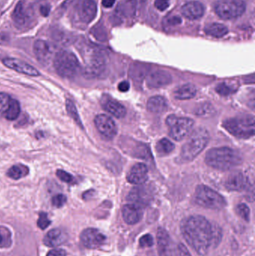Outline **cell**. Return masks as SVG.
<instances>
[{
    "label": "cell",
    "instance_id": "6da1fadb",
    "mask_svg": "<svg viewBox=\"0 0 255 256\" xmlns=\"http://www.w3.org/2000/svg\"><path fill=\"white\" fill-rule=\"evenodd\" d=\"M181 232L187 244L200 256L207 255L210 250L217 248L223 237V232L217 224H211L200 215L184 220Z\"/></svg>",
    "mask_w": 255,
    "mask_h": 256
},
{
    "label": "cell",
    "instance_id": "7a4b0ae2",
    "mask_svg": "<svg viewBox=\"0 0 255 256\" xmlns=\"http://www.w3.org/2000/svg\"><path fill=\"white\" fill-rule=\"evenodd\" d=\"M205 162L216 170H229L241 165L243 156L240 152L231 148H214L207 152Z\"/></svg>",
    "mask_w": 255,
    "mask_h": 256
},
{
    "label": "cell",
    "instance_id": "3957f363",
    "mask_svg": "<svg viewBox=\"0 0 255 256\" xmlns=\"http://www.w3.org/2000/svg\"><path fill=\"white\" fill-rule=\"evenodd\" d=\"M210 135L205 128H199L192 131L181 148L180 160L182 162H189L197 158L205 150L209 142Z\"/></svg>",
    "mask_w": 255,
    "mask_h": 256
},
{
    "label": "cell",
    "instance_id": "277c9868",
    "mask_svg": "<svg viewBox=\"0 0 255 256\" xmlns=\"http://www.w3.org/2000/svg\"><path fill=\"white\" fill-rule=\"evenodd\" d=\"M54 68L59 76L64 78H72L76 76L80 68L79 60L70 51H58L53 60Z\"/></svg>",
    "mask_w": 255,
    "mask_h": 256
},
{
    "label": "cell",
    "instance_id": "5b68a950",
    "mask_svg": "<svg viewBox=\"0 0 255 256\" xmlns=\"http://www.w3.org/2000/svg\"><path fill=\"white\" fill-rule=\"evenodd\" d=\"M223 126L230 134L239 138H249L255 135V121L253 116L245 115L226 120Z\"/></svg>",
    "mask_w": 255,
    "mask_h": 256
},
{
    "label": "cell",
    "instance_id": "8992f818",
    "mask_svg": "<svg viewBox=\"0 0 255 256\" xmlns=\"http://www.w3.org/2000/svg\"><path fill=\"white\" fill-rule=\"evenodd\" d=\"M195 201L199 206L212 210H221L226 206L224 197L205 185H199L196 188Z\"/></svg>",
    "mask_w": 255,
    "mask_h": 256
},
{
    "label": "cell",
    "instance_id": "52a82bcc",
    "mask_svg": "<svg viewBox=\"0 0 255 256\" xmlns=\"http://www.w3.org/2000/svg\"><path fill=\"white\" fill-rule=\"evenodd\" d=\"M12 20L18 30H28L35 21L34 10L29 3L21 0L16 4L12 13Z\"/></svg>",
    "mask_w": 255,
    "mask_h": 256
},
{
    "label": "cell",
    "instance_id": "ba28073f",
    "mask_svg": "<svg viewBox=\"0 0 255 256\" xmlns=\"http://www.w3.org/2000/svg\"><path fill=\"white\" fill-rule=\"evenodd\" d=\"M166 124L169 127V136L176 141H181L192 132L194 121L190 118H179L171 115L166 118Z\"/></svg>",
    "mask_w": 255,
    "mask_h": 256
},
{
    "label": "cell",
    "instance_id": "9c48e42d",
    "mask_svg": "<svg viewBox=\"0 0 255 256\" xmlns=\"http://www.w3.org/2000/svg\"><path fill=\"white\" fill-rule=\"evenodd\" d=\"M247 6L244 0H221L215 6V12L223 20L236 19L244 14Z\"/></svg>",
    "mask_w": 255,
    "mask_h": 256
},
{
    "label": "cell",
    "instance_id": "30bf717a",
    "mask_svg": "<svg viewBox=\"0 0 255 256\" xmlns=\"http://www.w3.org/2000/svg\"><path fill=\"white\" fill-rule=\"evenodd\" d=\"M82 244L88 249H97L106 242V237L98 230L89 228L82 231L80 234Z\"/></svg>",
    "mask_w": 255,
    "mask_h": 256
},
{
    "label": "cell",
    "instance_id": "8fae6325",
    "mask_svg": "<svg viewBox=\"0 0 255 256\" xmlns=\"http://www.w3.org/2000/svg\"><path fill=\"white\" fill-rule=\"evenodd\" d=\"M94 124L97 130L105 138H112L117 134V127L113 120L104 114L97 116L94 118Z\"/></svg>",
    "mask_w": 255,
    "mask_h": 256
},
{
    "label": "cell",
    "instance_id": "7c38bea8",
    "mask_svg": "<svg viewBox=\"0 0 255 256\" xmlns=\"http://www.w3.org/2000/svg\"><path fill=\"white\" fill-rule=\"evenodd\" d=\"M2 62L6 67L22 74L31 76H38L40 75V72L35 68L17 58H5L3 60Z\"/></svg>",
    "mask_w": 255,
    "mask_h": 256
},
{
    "label": "cell",
    "instance_id": "4fadbf2b",
    "mask_svg": "<svg viewBox=\"0 0 255 256\" xmlns=\"http://www.w3.org/2000/svg\"><path fill=\"white\" fill-rule=\"evenodd\" d=\"M148 179V167L145 164H136L132 167L127 176L129 183L141 185L145 183Z\"/></svg>",
    "mask_w": 255,
    "mask_h": 256
},
{
    "label": "cell",
    "instance_id": "5bb4252c",
    "mask_svg": "<svg viewBox=\"0 0 255 256\" xmlns=\"http://www.w3.org/2000/svg\"><path fill=\"white\" fill-rule=\"evenodd\" d=\"M33 52L37 61L42 64H49L52 58L50 45L43 40H37L33 45Z\"/></svg>",
    "mask_w": 255,
    "mask_h": 256
},
{
    "label": "cell",
    "instance_id": "9a60e30c",
    "mask_svg": "<svg viewBox=\"0 0 255 256\" xmlns=\"http://www.w3.org/2000/svg\"><path fill=\"white\" fill-rule=\"evenodd\" d=\"M97 4L94 0H84L79 8V19L84 24H89L97 14Z\"/></svg>",
    "mask_w": 255,
    "mask_h": 256
},
{
    "label": "cell",
    "instance_id": "2e32d148",
    "mask_svg": "<svg viewBox=\"0 0 255 256\" xmlns=\"http://www.w3.org/2000/svg\"><path fill=\"white\" fill-rule=\"evenodd\" d=\"M205 6L200 2L198 1L189 2L181 8L183 15L187 19L193 20L202 18L205 14Z\"/></svg>",
    "mask_w": 255,
    "mask_h": 256
},
{
    "label": "cell",
    "instance_id": "e0dca14e",
    "mask_svg": "<svg viewBox=\"0 0 255 256\" xmlns=\"http://www.w3.org/2000/svg\"><path fill=\"white\" fill-rule=\"evenodd\" d=\"M122 214L126 224L134 225L142 219V208L133 204H126L123 208Z\"/></svg>",
    "mask_w": 255,
    "mask_h": 256
},
{
    "label": "cell",
    "instance_id": "ac0fdd59",
    "mask_svg": "<svg viewBox=\"0 0 255 256\" xmlns=\"http://www.w3.org/2000/svg\"><path fill=\"white\" fill-rule=\"evenodd\" d=\"M248 180L241 172H235L226 179L225 186L230 191H242L247 188Z\"/></svg>",
    "mask_w": 255,
    "mask_h": 256
},
{
    "label": "cell",
    "instance_id": "d6986e66",
    "mask_svg": "<svg viewBox=\"0 0 255 256\" xmlns=\"http://www.w3.org/2000/svg\"><path fill=\"white\" fill-rule=\"evenodd\" d=\"M105 63L103 57L100 55H93L87 62L85 73L90 78L98 76L104 70Z\"/></svg>",
    "mask_w": 255,
    "mask_h": 256
},
{
    "label": "cell",
    "instance_id": "ffe728a7",
    "mask_svg": "<svg viewBox=\"0 0 255 256\" xmlns=\"http://www.w3.org/2000/svg\"><path fill=\"white\" fill-rule=\"evenodd\" d=\"M151 198L149 191L140 186L134 188L128 196V200L131 202L130 204H136L141 208L142 206H146Z\"/></svg>",
    "mask_w": 255,
    "mask_h": 256
},
{
    "label": "cell",
    "instance_id": "44dd1931",
    "mask_svg": "<svg viewBox=\"0 0 255 256\" xmlns=\"http://www.w3.org/2000/svg\"><path fill=\"white\" fill-rule=\"evenodd\" d=\"M67 240V236L62 230L54 228L50 230L43 239V244L49 248H56Z\"/></svg>",
    "mask_w": 255,
    "mask_h": 256
},
{
    "label": "cell",
    "instance_id": "7402d4cb",
    "mask_svg": "<svg viewBox=\"0 0 255 256\" xmlns=\"http://www.w3.org/2000/svg\"><path fill=\"white\" fill-rule=\"evenodd\" d=\"M171 82H172L171 75L167 72L160 70L148 76L147 84L151 88H160V87L169 85Z\"/></svg>",
    "mask_w": 255,
    "mask_h": 256
},
{
    "label": "cell",
    "instance_id": "603a6c76",
    "mask_svg": "<svg viewBox=\"0 0 255 256\" xmlns=\"http://www.w3.org/2000/svg\"><path fill=\"white\" fill-rule=\"evenodd\" d=\"M103 108L111 115L117 118H122L127 114L126 108L115 100H107L103 104Z\"/></svg>",
    "mask_w": 255,
    "mask_h": 256
},
{
    "label": "cell",
    "instance_id": "cb8c5ba5",
    "mask_svg": "<svg viewBox=\"0 0 255 256\" xmlns=\"http://www.w3.org/2000/svg\"><path fill=\"white\" fill-rule=\"evenodd\" d=\"M157 248L160 256H166L169 252L170 238L167 232L163 228H159L157 234Z\"/></svg>",
    "mask_w": 255,
    "mask_h": 256
},
{
    "label": "cell",
    "instance_id": "d4e9b609",
    "mask_svg": "<svg viewBox=\"0 0 255 256\" xmlns=\"http://www.w3.org/2000/svg\"><path fill=\"white\" fill-rule=\"evenodd\" d=\"M168 108V102L162 96H154L148 100L147 108L150 112L154 114H161Z\"/></svg>",
    "mask_w": 255,
    "mask_h": 256
},
{
    "label": "cell",
    "instance_id": "484cf974",
    "mask_svg": "<svg viewBox=\"0 0 255 256\" xmlns=\"http://www.w3.org/2000/svg\"><path fill=\"white\" fill-rule=\"evenodd\" d=\"M197 90L193 84H185L177 88L174 92L175 98L178 100H189L192 99L196 96Z\"/></svg>",
    "mask_w": 255,
    "mask_h": 256
},
{
    "label": "cell",
    "instance_id": "4316f807",
    "mask_svg": "<svg viewBox=\"0 0 255 256\" xmlns=\"http://www.w3.org/2000/svg\"><path fill=\"white\" fill-rule=\"evenodd\" d=\"M205 31L208 36L218 38L224 37L229 32V30L226 26L221 24H217V22L208 24L205 26Z\"/></svg>",
    "mask_w": 255,
    "mask_h": 256
},
{
    "label": "cell",
    "instance_id": "83f0119b",
    "mask_svg": "<svg viewBox=\"0 0 255 256\" xmlns=\"http://www.w3.org/2000/svg\"><path fill=\"white\" fill-rule=\"evenodd\" d=\"M29 173V168L22 164H16L9 168L7 172V177L13 180H19L25 177Z\"/></svg>",
    "mask_w": 255,
    "mask_h": 256
},
{
    "label": "cell",
    "instance_id": "f1b7e54d",
    "mask_svg": "<svg viewBox=\"0 0 255 256\" xmlns=\"http://www.w3.org/2000/svg\"><path fill=\"white\" fill-rule=\"evenodd\" d=\"M175 144L168 138H162L157 143L156 150L160 156H165L173 152Z\"/></svg>",
    "mask_w": 255,
    "mask_h": 256
},
{
    "label": "cell",
    "instance_id": "f546056e",
    "mask_svg": "<svg viewBox=\"0 0 255 256\" xmlns=\"http://www.w3.org/2000/svg\"><path fill=\"white\" fill-rule=\"evenodd\" d=\"M12 244L11 233L7 227L0 226V249L8 248Z\"/></svg>",
    "mask_w": 255,
    "mask_h": 256
},
{
    "label": "cell",
    "instance_id": "4dcf8cb0",
    "mask_svg": "<svg viewBox=\"0 0 255 256\" xmlns=\"http://www.w3.org/2000/svg\"><path fill=\"white\" fill-rule=\"evenodd\" d=\"M12 98L9 94L0 92V116L4 117L11 104Z\"/></svg>",
    "mask_w": 255,
    "mask_h": 256
},
{
    "label": "cell",
    "instance_id": "1f68e13d",
    "mask_svg": "<svg viewBox=\"0 0 255 256\" xmlns=\"http://www.w3.org/2000/svg\"><path fill=\"white\" fill-rule=\"evenodd\" d=\"M20 114V106H19V102L16 99H13L12 100L11 105L9 108L6 115L4 116V118L8 121H13L18 118V116Z\"/></svg>",
    "mask_w": 255,
    "mask_h": 256
},
{
    "label": "cell",
    "instance_id": "d6a6232c",
    "mask_svg": "<svg viewBox=\"0 0 255 256\" xmlns=\"http://www.w3.org/2000/svg\"><path fill=\"white\" fill-rule=\"evenodd\" d=\"M66 110H67L68 115L77 123L78 126L82 128V122H81L80 118H79L77 109H76L74 104H73L70 99H67V100H66Z\"/></svg>",
    "mask_w": 255,
    "mask_h": 256
},
{
    "label": "cell",
    "instance_id": "836d02e7",
    "mask_svg": "<svg viewBox=\"0 0 255 256\" xmlns=\"http://www.w3.org/2000/svg\"><path fill=\"white\" fill-rule=\"evenodd\" d=\"M237 213L244 220L249 222L250 220V209L246 204H238L237 207Z\"/></svg>",
    "mask_w": 255,
    "mask_h": 256
},
{
    "label": "cell",
    "instance_id": "e575fe53",
    "mask_svg": "<svg viewBox=\"0 0 255 256\" xmlns=\"http://www.w3.org/2000/svg\"><path fill=\"white\" fill-rule=\"evenodd\" d=\"M56 174L58 178L64 182V183L70 184L76 183V179L74 178V177L64 170H58Z\"/></svg>",
    "mask_w": 255,
    "mask_h": 256
},
{
    "label": "cell",
    "instance_id": "d590c367",
    "mask_svg": "<svg viewBox=\"0 0 255 256\" xmlns=\"http://www.w3.org/2000/svg\"><path fill=\"white\" fill-rule=\"evenodd\" d=\"M216 91L217 92L218 94H221L223 96H228L232 94L235 90H233L231 86L228 85L226 82L223 84H219L216 88Z\"/></svg>",
    "mask_w": 255,
    "mask_h": 256
},
{
    "label": "cell",
    "instance_id": "8d00e7d4",
    "mask_svg": "<svg viewBox=\"0 0 255 256\" xmlns=\"http://www.w3.org/2000/svg\"><path fill=\"white\" fill-rule=\"evenodd\" d=\"M51 224V221L48 218L47 214L44 212H41L39 215L38 220H37V226L40 230H46Z\"/></svg>",
    "mask_w": 255,
    "mask_h": 256
},
{
    "label": "cell",
    "instance_id": "74e56055",
    "mask_svg": "<svg viewBox=\"0 0 255 256\" xmlns=\"http://www.w3.org/2000/svg\"><path fill=\"white\" fill-rule=\"evenodd\" d=\"M153 244H154V238L150 234H145L139 240V245L141 248H151Z\"/></svg>",
    "mask_w": 255,
    "mask_h": 256
},
{
    "label": "cell",
    "instance_id": "f35d334b",
    "mask_svg": "<svg viewBox=\"0 0 255 256\" xmlns=\"http://www.w3.org/2000/svg\"><path fill=\"white\" fill-rule=\"evenodd\" d=\"M67 202V197L63 194H58L52 197V206L55 208H61Z\"/></svg>",
    "mask_w": 255,
    "mask_h": 256
},
{
    "label": "cell",
    "instance_id": "ab89813d",
    "mask_svg": "<svg viewBox=\"0 0 255 256\" xmlns=\"http://www.w3.org/2000/svg\"><path fill=\"white\" fill-rule=\"evenodd\" d=\"M175 256H192L187 248L182 244L178 245L175 251Z\"/></svg>",
    "mask_w": 255,
    "mask_h": 256
},
{
    "label": "cell",
    "instance_id": "60d3db41",
    "mask_svg": "<svg viewBox=\"0 0 255 256\" xmlns=\"http://www.w3.org/2000/svg\"><path fill=\"white\" fill-rule=\"evenodd\" d=\"M169 6V0H155V7L161 12L166 10Z\"/></svg>",
    "mask_w": 255,
    "mask_h": 256
},
{
    "label": "cell",
    "instance_id": "b9f144b4",
    "mask_svg": "<svg viewBox=\"0 0 255 256\" xmlns=\"http://www.w3.org/2000/svg\"><path fill=\"white\" fill-rule=\"evenodd\" d=\"M40 14L43 16H47L49 15V12H50V6L48 4H43L40 6Z\"/></svg>",
    "mask_w": 255,
    "mask_h": 256
},
{
    "label": "cell",
    "instance_id": "7bdbcfd3",
    "mask_svg": "<svg viewBox=\"0 0 255 256\" xmlns=\"http://www.w3.org/2000/svg\"><path fill=\"white\" fill-rule=\"evenodd\" d=\"M118 88L121 92H127L130 90V84L127 81H122L118 84Z\"/></svg>",
    "mask_w": 255,
    "mask_h": 256
},
{
    "label": "cell",
    "instance_id": "ee69618b",
    "mask_svg": "<svg viewBox=\"0 0 255 256\" xmlns=\"http://www.w3.org/2000/svg\"><path fill=\"white\" fill-rule=\"evenodd\" d=\"M46 256H66V252L64 250L55 249L48 252Z\"/></svg>",
    "mask_w": 255,
    "mask_h": 256
},
{
    "label": "cell",
    "instance_id": "f6af8a7d",
    "mask_svg": "<svg viewBox=\"0 0 255 256\" xmlns=\"http://www.w3.org/2000/svg\"><path fill=\"white\" fill-rule=\"evenodd\" d=\"M115 1L116 0H102V4H103V7L109 8H112L114 6Z\"/></svg>",
    "mask_w": 255,
    "mask_h": 256
}]
</instances>
